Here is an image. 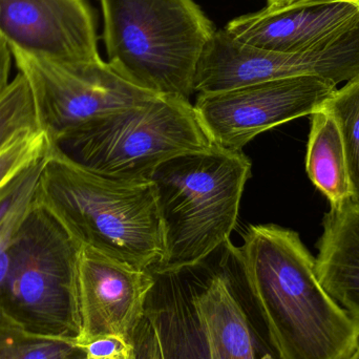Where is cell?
Returning <instances> with one entry per match:
<instances>
[{"mask_svg":"<svg viewBox=\"0 0 359 359\" xmlns=\"http://www.w3.org/2000/svg\"><path fill=\"white\" fill-rule=\"evenodd\" d=\"M255 304L286 359H347L359 322L320 284L316 259L297 232L250 226L240 247Z\"/></svg>","mask_w":359,"mask_h":359,"instance_id":"obj_1","label":"cell"},{"mask_svg":"<svg viewBox=\"0 0 359 359\" xmlns=\"http://www.w3.org/2000/svg\"><path fill=\"white\" fill-rule=\"evenodd\" d=\"M242 251L231 241L196 263L156 271L144 316L161 359H255L238 297Z\"/></svg>","mask_w":359,"mask_h":359,"instance_id":"obj_2","label":"cell"},{"mask_svg":"<svg viewBox=\"0 0 359 359\" xmlns=\"http://www.w3.org/2000/svg\"><path fill=\"white\" fill-rule=\"evenodd\" d=\"M35 198L82 248L141 270L161 261L163 228L151 182L99 176L52 144Z\"/></svg>","mask_w":359,"mask_h":359,"instance_id":"obj_3","label":"cell"},{"mask_svg":"<svg viewBox=\"0 0 359 359\" xmlns=\"http://www.w3.org/2000/svg\"><path fill=\"white\" fill-rule=\"evenodd\" d=\"M250 175L251 162L243 151L215 145L158 166L149 182L163 228L164 251L149 270L196 263L229 241Z\"/></svg>","mask_w":359,"mask_h":359,"instance_id":"obj_4","label":"cell"},{"mask_svg":"<svg viewBox=\"0 0 359 359\" xmlns=\"http://www.w3.org/2000/svg\"><path fill=\"white\" fill-rule=\"evenodd\" d=\"M107 63L133 86L190 101L198 61L215 35L194 0H100Z\"/></svg>","mask_w":359,"mask_h":359,"instance_id":"obj_5","label":"cell"},{"mask_svg":"<svg viewBox=\"0 0 359 359\" xmlns=\"http://www.w3.org/2000/svg\"><path fill=\"white\" fill-rule=\"evenodd\" d=\"M81 250L35 198L13 238L0 312L29 332L77 341Z\"/></svg>","mask_w":359,"mask_h":359,"instance_id":"obj_6","label":"cell"},{"mask_svg":"<svg viewBox=\"0 0 359 359\" xmlns=\"http://www.w3.org/2000/svg\"><path fill=\"white\" fill-rule=\"evenodd\" d=\"M54 145L82 168L123 182H149L163 162L213 147L194 104L164 96L93 120Z\"/></svg>","mask_w":359,"mask_h":359,"instance_id":"obj_7","label":"cell"},{"mask_svg":"<svg viewBox=\"0 0 359 359\" xmlns=\"http://www.w3.org/2000/svg\"><path fill=\"white\" fill-rule=\"evenodd\" d=\"M359 75V21L297 52H274L242 43L217 29L198 61L196 94L224 92L286 78H324L333 83Z\"/></svg>","mask_w":359,"mask_h":359,"instance_id":"obj_8","label":"cell"},{"mask_svg":"<svg viewBox=\"0 0 359 359\" xmlns=\"http://www.w3.org/2000/svg\"><path fill=\"white\" fill-rule=\"evenodd\" d=\"M12 55L19 73L29 82L40 128L52 144L93 120L158 96L133 86L104 61L71 65Z\"/></svg>","mask_w":359,"mask_h":359,"instance_id":"obj_9","label":"cell"},{"mask_svg":"<svg viewBox=\"0 0 359 359\" xmlns=\"http://www.w3.org/2000/svg\"><path fill=\"white\" fill-rule=\"evenodd\" d=\"M337 86L312 76L286 78L198 94L194 107L213 145L243 151L262 133L320 111Z\"/></svg>","mask_w":359,"mask_h":359,"instance_id":"obj_10","label":"cell"},{"mask_svg":"<svg viewBox=\"0 0 359 359\" xmlns=\"http://www.w3.org/2000/svg\"><path fill=\"white\" fill-rule=\"evenodd\" d=\"M0 39L12 54L71 65L103 61L86 0H0Z\"/></svg>","mask_w":359,"mask_h":359,"instance_id":"obj_11","label":"cell"},{"mask_svg":"<svg viewBox=\"0 0 359 359\" xmlns=\"http://www.w3.org/2000/svg\"><path fill=\"white\" fill-rule=\"evenodd\" d=\"M149 270L137 269L82 248L79 261V305L81 333L77 345L98 339L120 337L132 344L144 316L145 302L154 285Z\"/></svg>","mask_w":359,"mask_h":359,"instance_id":"obj_12","label":"cell"},{"mask_svg":"<svg viewBox=\"0 0 359 359\" xmlns=\"http://www.w3.org/2000/svg\"><path fill=\"white\" fill-rule=\"evenodd\" d=\"M358 21L359 0H297L236 17L225 29L248 46L297 52Z\"/></svg>","mask_w":359,"mask_h":359,"instance_id":"obj_13","label":"cell"},{"mask_svg":"<svg viewBox=\"0 0 359 359\" xmlns=\"http://www.w3.org/2000/svg\"><path fill=\"white\" fill-rule=\"evenodd\" d=\"M320 284L359 322V202L331 207L316 259Z\"/></svg>","mask_w":359,"mask_h":359,"instance_id":"obj_14","label":"cell"},{"mask_svg":"<svg viewBox=\"0 0 359 359\" xmlns=\"http://www.w3.org/2000/svg\"><path fill=\"white\" fill-rule=\"evenodd\" d=\"M311 116L306 170L331 207H339L353 198L343 139L330 115L320 109Z\"/></svg>","mask_w":359,"mask_h":359,"instance_id":"obj_15","label":"cell"},{"mask_svg":"<svg viewBox=\"0 0 359 359\" xmlns=\"http://www.w3.org/2000/svg\"><path fill=\"white\" fill-rule=\"evenodd\" d=\"M337 122L343 139L353 200L359 202V75L348 81L323 105Z\"/></svg>","mask_w":359,"mask_h":359,"instance_id":"obj_16","label":"cell"},{"mask_svg":"<svg viewBox=\"0 0 359 359\" xmlns=\"http://www.w3.org/2000/svg\"><path fill=\"white\" fill-rule=\"evenodd\" d=\"M78 348L76 339L29 332L0 312V359H67Z\"/></svg>","mask_w":359,"mask_h":359,"instance_id":"obj_17","label":"cell"},{"mask_svg":"<svg viewBox=\"0 0 359 359\" xmlns=\"http://www.w3.org/2000/svg\"><path fill=\"white\" fill-rule=\"evenodd\" d=\"M41 130L29 82L21 73L0 96V153L23 134Z\"/></svg>","mask_w":359,"mask_h":359,"instance_id":"obj_18","label":"cell"},{"mask_svg":"<svg viewBox=\"0 0 359 359\" xmlns=\"http://www.w3.org/2000/svg\"><path fill=\"white\" fill-rule=\"evenodd\" d=\"M52 142L43 130L27 133L0 153V191L23 170L41 160Z\"/></svg>","mask_w":359,"mask_h":359,"instance_id":"obj_19","label":"cell"},{"mask_svg":"<svg viewBox=\"0 0 359 359\" xmlns=\"http://www.w3.org/2000/svg\"><path fill=\"white\" fill-rule=\"evenodd\" d=\"M238 297L248 324L255 359H286L259 314L246 271L243 272L238 283Z\"/></svg>","mask_w":359,"mask_h":359,"instance_id":"obj_20","label":"cell"},{"mask_svg":"<svg viewBox=\"0 0 359 359\" xmlns=\"http://www.w3.org/2000/svg\"><path fill=\"white\" fill-rule=\"evenodd\" d=\"M134 359H161L155 330L147 316H143L133 337Z\"/></svg>","mask_w":359,"mask_h":359,"instance_id":"obj_21","label":"cell"},{"mask_svg":"<svg viewBox=\"0 0 359 359\" xmlns=\"http://www.w3.org/2000/svg\"><path fill=\"white\" fill-rule=\"evenodd\" d=\"M132 344L126 343L120 337H107L102 339H96L92 343L84 346L82 349L86 350L90 359H100L109 358V356L115 355L119 352L128 349Z\"/></svg>","mask_w":359,"mask_h":359,"instance_id":"obj_22","label":"cell"},{"mask_svg":"<svg viewBox=\"0 0 359 359\" xmlns=\"http://www.w3.org/2000/svg\"><path fill=\"white\" fill-rule=\"evenodd\" d=\"M12 53L6 43L0 39V96L6 92L10 84L11 62Z\"/></svg>","mask_w":359,"mask_h":359,"instance_id":"obj_23","label":"cell"},{"mask_svg":"<svg viewBox=\"0 0 359 359\" xmlns=\"http://www.w3.org/2000/svg\"><path fill=\"white\" fill-rule=\"evenodd\" d=\"M100 359H134V349H133V345L130 346L128 349L124 350V351L122 352H119V353L115 354V355H111L109 356V358Z\"/></svg>","mask_w":359,"mask_h":359,"instance_id":"obj_24","label":"cell"},{"mask_svg":"<svg viewBox=\"0 0 359 359\" xmlns=\"http://www.w3.org/2000/svg\"><path fill=\"white\" fill-rule=\"evenodd\" d=\"M297 0H267V6H284Z\"/></svg>","mask_w":359,"mask_h":359,"instance_id":"obj_25","label":"cell"},{"mask_svg":"<svg viewBox=\"0 0 359 359\" xmlns=\"http://www.w3.org/2000/svg\"><path fill=\"white\" fill-rule=\"evenodd\" d=\"M67 359H90L88 358V354H86V350L82 348H78L69 358Z\"/></svg>","mask_w":359,"mask_h":359,"instance_id":"obj_26","label":"cell"},{"mask_svg":"<svg viewBox=\"0 0 359 359\" xmlns=\"http://www.w3.org/2000/svg\"><path fill=\"white\" fill-rule=\"evenodd\" d=\"M347 359H359V346L358 349L352 353V355H350Z\"/></svg>","mask_w":359,"mask_h":359,"instance_id":"obj_27","label":"cell"}]
</instances>
